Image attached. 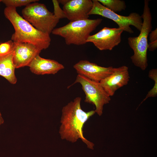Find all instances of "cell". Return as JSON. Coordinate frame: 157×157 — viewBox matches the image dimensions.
Segmentation results:
<instances>
[{
  "mask_svg": "<svg viewBox=\"0 0 157 157\" xmlns=\"http://www.w3.org/2000/svg\"><path fill=\"white\" fill-rule=\"evenodd\" d=\"M103 6L115 13L125 10L126 6L124 1L121 0H97Z\"/></svg>",
  "mask_w": 157,
  "mask_h": 157,
  "instance_id": "cell-15",
  "label": "cell"
},
{
  "mask_svg": "<svg viewBox=\"0 0 157 157\" xmlns=\"http://www.w3.org/2000/svg\"><path fill=\"white\" fill-rule=\"evenodd\" d=\"M53 7L54 15L58 19L66 18V17L63 10H62L59 6V3L58 0H53L52 1Z\"/></svg>",
  "mask_w": 157,
  "mask_h": 157,
  "instance_id": "cell-19",
  "label": "cell"
},
{
  "mask_svg": "<svg viewBox=\"0 0 157 157\" xmlns=\"http://www.w3.org/2000/svg\"><path fill=\"white\" fill-rule=\"evenodd\" d=\"M4 14L14 28L15 32L11 37L14 42L31 44L41 51L49 47L51 42L50 35L35 28L18 13L16 8L6 7Z\"/></svg>",
  "mask_w": 157,
  "mask_h": 157,
  "instance_id": "cell-2",
  "label": "cell"
},
{
  "mask_svg": "<svg viewBox=\"0 0 157 157\" xmlns=\"http://www.w3.org/2000/svg\"><path fill=\"white\" fill-rule=\"evenodd\" d=\"M129 79L128 67L124 65L114 68L112 73L100 83L110 97L114 94L118 89L127 85Z\"/></svg>",
  "mask_w": 157,
  "mask_h": 157,
  "instance_id": "cell-10",
  "label": "cell"
},
{
  "mask_svg": "<svg viewBox=\"0 0 157 157\" xmlns=\"http://www.w3.org/2000/svg\"><path fill=\"white\" fill-rule=\"evenodd\" d=\"M124 31L119 28L104 27L98 32L90 35L87 42H91L101 51L111 50L121 41V34Z\"/></svg>",
  "mask_w": 157,
  "mask_h": 157,
  "instance_id": "cell-8",
  "label": "cell"
},
{
  "mask_svg": "<svg viewBox=\"0 0 157 157\" xmlns=\"http://www.w3.org/2000/svg\"><path fill=\"white\" fill-rule=\"evenodd\" d=\"M23 17L38 30L50 35L59 19L43 3H31L22 11Z\"/></svg>",
  "mask_w": 157,
  "mask_h": 157,
  "instance_id": "cell-5",
  "label": "cell"
},
{
  "mask_svg": "<svg viewBox=\"0 0 157 157\" xmlns=\"http://www.w3.org/2000/svg\"><path fill=\"white\" fill-rule=\"evenodd\" d=\"M92 1V6L88 14L89 16L98 15L112 20L118 25V28L130 34L134 33L130 26H134L139 31H140L143 20L138 13L133 12L128 16L120 15L106 8L97 0H93Z\"/></svg>",
  "mask_w": 157,
  "mask_h": 157,
  "instance_id": "cell-6",
  "label": "cell"
},
{
  "mask_svg": "<svg viewBox=\"0 0 157 157\" xmlns=\"http://www.w3.org/2000/svg\"><path fill=\"white\" fill-rule=\"evenodd\" d=\"M79 83L85 94V102L95 105V113L99 116L103 114L104 106L111 100L100 82L91 80L83 76L78 74L72 85Z\"/></svg>",
  "mask_w": 157,
  "mask_h": 157,
  "instance_id": "cell-7",
  "label": "cell"
},
{
  "mask_svg": "<svg viewBox=\"0 0 157 157\" xmlns=\"http://www.w3.org/2000/svg\"><path fill=\"white\" fill-rule=\"evenodd\" d=\"M102 21V19L98 18L70 21L63 26L54 28L51 33L63 38L67 45H82L87 43L91 33Z\"/></svg>",
  "mask_w": 157,
  "mask_h": 157,
  "instance_id": "cell-4",
  "label": "cell"
},
{
  "mask_svg": "<svg viewBox=\"0 0 157 157\" xmlns=\"http://www.w3.org/2000/svg\"><path fill=\"white\" fill-rule=\"evenodd\" d=\"M28 67L32 72L37 75L54 74L65 68L58 62L42 58L39 55L34 58Z\"/></svg>",
  "mask_w": 157,
  "mask_h": 157,
  "instance_id": "cell-13",
  "label": "cell"
},
{
  "mask_svg": "<svg viewBox=\"0 0 157 157\" xmlns=\"http://www.w3.org/2000/svg\"><path fill=\"white\" fill-rule=\"evenodd\" d=\"M149 2L148 0L144 1L143 13L141 16L143 23L140 34L138 36L128 38L129 45L134 52L131 57L132 62L135 66L143 71L146 69L148 65V38L152 29V17Z\"/></svg>",
  "mask_w": 157,
  "mask_h": 157,
  "instance_id": "cell-3",
  "label": "cell"
},
{
  "mask_svg": "<svg viewBox=\"0 0 157 157\" xmlns=\"http://www.w3.org/2000/svg\"><path fill=\"white\" fill-rule=\"evenodd\" d=\"M14 50L5 55H0V76L6 79L12 84L17 81L15 74L16 69L13 62Z\"/></svg>",
  "mask_w": 157,
  "mask_h": 157,
  "instance_id": "cell-14",
  "label": "cell"
},
{
  "mask_svg": "<svg viewBox=\"0 0 157 157\" xmlns=\"http://www.w3.org/2000/svg\"><path fill=\"white\" fill-rule=\"evenodd\" d=\"M69 0H58V1L59 3H60L61 4H63V5L67 3Z\"/></svg>",
  "mask_w": 157,
  "mask_h": 157,
  "instance_id": "cell-20",
  "label": "cell"
},
{
  "mask_svg": "<svg viewBox=\"0 0 157 157\" xmlns=\"http://www.w3.org/2000/svg\"><path fill=\"white\" fill-rule=\"evenodd\" d=\"M73 67L78 74L99 82L111 74L114 68L112 66H100L86 60L79 61L74 65Z\"/></svg>",
  "mask_w": 157,
  "mask_h": 157,
  "instance_id": "cell-9",
  "label": "cell"
},
{
  "mask_svg": "<svg viewBox=\"0 0 157 157\" xmlns=\"http://www.w3.org/2000/svg\"><path fill=\"white\" fill-rule=\"evenodd\" d=\"M92 5V0H69L63 5V10L66 18L70 21L87 19Z\"/></svg>",
  "mask_w": 157,
  "mask_h": 157,
  "instance_id": "cell-12",
  "label": "cell"
},
{
  "mask_svg": "<svg viewBox=\"0 0 157 157\" xmlns=\"http://www.w3.org/2000/svg\"><path fill=\"white\" fill-rule=\"evenodd\" d=\"M149 34L150 42L148 43V49L153 51L157 48V29L151 31Z\"/></svg>",
  "mask_w": 157,
  "mask_h": 157,
  "instance_id": "cell-17",
  "label": "cell"
},
{
  "mask_svg": "<svg viewBox=\"0 0 157 157\" xmlns=\"http://www.w3.org/2000/svg\"><path fill=\"white\" fill-rule=\"evenodd\" d=\"M14 42L13 62L16 68L28 66L41 50L34 45L27 43Z\"/></svg>",
  "mask_w": 157,
  "mask_h": 157,
  "instance_id": "cell-11",
  "label": "cell"
},
{
  "mask_svg": "<svg viewBox=\"0 0 157 157\" xmlns=\"http://www.w3.org/2000/svg\"><path fill=\"white\" fill-rule=\"evenodd\" d=\"M38 0H2V2L6 7H17L26 6L33 2L38 1Z\"/></svg>",
  "mask_w": 157,
  "mask_h": 157,
  "instance_id": "cell-16",
  "label": "cell"
},
{
  "mask_svg": "<svg viewBox=\"0 0 157 157\" xmlns=\"http://www.w3.org/2000/svg\"><path fill=\"white\" fill-rule=\"evenodd\" d=\"M4 122V120L3 119L1 113L0 112V125L3 124Z\"/></svg>",
  "mask_w": 157,
  "mask_h": 157,
  "instance_id": "cell-21",
  "label": "cell"
},
{
  "mask_svg": "<svg viewBox=\"0 0 157 157\" xmlns=\"http://www.w3.org/2000/svg\"><path fill=\"white\" fill-rule=\"evenodd\" d=\"M2 0H0V3L1 2H2Z\"/></svg>",
  "mask_w": 157,
  "mask_h": 157,
  "instance_id": "cell-22",
  "label": "cell"
},
{
  "mask_svg": "<svg viewBox=\"0 0 157 157\" xmlns=\"http://www.w3.org/2000/svg\"><path fill=\"white\" fill-rule=\"evenodd\" d=\"M81 97H77L63 107L59 133L62 140L74 143L80 138L88 148L93 149L94 144L84 137L83 129L84 124L95 112L94 110H83L81 106Z\"/></svg>",
  "mask_w": 157,
  "mask_h": 157,
  "instance_id": "cell-1",
  "label": "cell"
},
{
  "mask_svg": "<svg viewBox=\"0 0 157 157\" xmlns=\"http://www.w3.org/2000/svg\"><path fill=\"white\" fill-rule=\"evenodd\" d=\"M14 42L11 40L0 44V55L7 54L14 50Z\"/></svg>",
  "mask_w": 157,
  "mask_h": 157,
  "instance_id": "cell-18",
  "label": "cell"
}]
</instances>
